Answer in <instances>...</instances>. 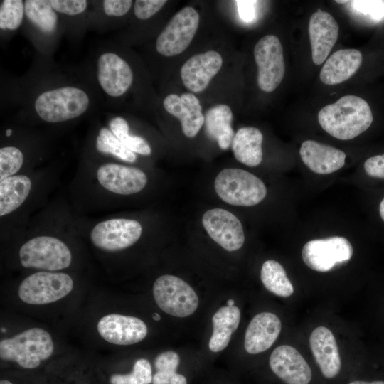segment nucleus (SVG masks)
I'll use <instances>...</instances> for the list:
<instances>
[{"label":"nucleus","mask_w":384,"mask_h":384,"mask_svg":"<svg viewBox=\"0 0 384 384\" xmlns=\"http://www.w3.org/2000/svg\"><path fill=\"white\" fill-rule=\"evenodd\" d=\"M379 213L382 220L384 221V198L380 203Z\"/></svg>","instance_id":"obj_42"},{"label":"nucleus","mask_w":384,"mask_h":384,"mask_svg":"<svg viewBox=\"0 0 384 384\" xmlns=\"http://www.w3.org/2000/svg\"><path fill=\"white\" fill-rule=\"evenodd\" d=\"M163 106L167 112L181 121L183 132L187 137H194L205 122L200 101L192 93H183L181 96L170 94L164 99Z\"/></svg>","instance_id":"obj_20"},{"label":"nucleus","mask_w":384,"mask_h":384,"mask_svg":"<svg viewBox=\"0 0 384 384\" xmlns=\"http://www.w3.org/2000/svg\"><path fill=\"white\" fill-rule=\"evenodd\" d=\"M346 384H384L383 380L367 381L363 380H352Z\"/></svg>","instance_id":"obj_41"},{"label":"nucleus","mask_w":384,"mask_h":384,"mask_svg":"<svg viewBox=\"0 0 384 384\" xmlns=\"http://www.w3.org/2000/svg\"><path fill=\"white\" fill-rule=\"evenodd\" d=\"M364 169L369 176L384 178V154L368 158L364 163Z\"/></svg>","instance_id":"obj_39"},{"label":"nucleus","mask_w":384,"mask_h":384,"mask_svg":"<svg viewBox=\"0 0 384 384\" xmlns=\"http://www.w3.org/2000/svg\"><path fill=\"white\" fill-rule=\"evenodd\" d=\"M25 20V1L3 0L0 4L1 37L17 31Z\"/></svg>","instance_id":"obj_33"},{"label":"nucleus","mask_w":384,"mask_h":384,"mask_svg":"<svg viewBox=\"0 0 384 384\" xmlns=\"http://www.w3.org/2000/svg\"><path fill=\"white\" fill-rule=\"evenodd\" d=\"M141 224L132 219L114 218L97 223L90 232V240L97 248L115 252L134 245L141 237Z\"/></svg>","instance_id":"obj_12"},{"label":"nucleus","mask_w":384,"mask_h":384,"mask_svg":"<svg viewBox=\"0 0 384 384\" xmlns=\"http://www.w3.org/2000/svg\"><path fill=\"white\" fill-rule=\"evenodd\" d=\"M109 128L116 137L130 151L144 156L151 154V148L146 139L129 133L128 122L122 116H114L109 121Z\"/></svg>","instance_id":"obj_32"},{"label":"nucleus","mask_w":384,"mask_h":384,"mask_svg":"<svg viewBox=\"0 0 384 384\" xmlns=\"http://www.w3.org/2000/svg\"><path fill=\"white\" fill-rule=\"evenodd\" d=\"M339 26L329 13L318 9L309 22V36L311 57L314 64L321 65L334 46L338 36Z\"/></svg>","instance_id":"obj_17"},{"label":"nucleus","mask_w":384,"mask_h":384,"mask_svg":"<svg viewBox=\"0 0 384 384\" xmlns=\"http://www.w3.org/2000/svg\"><path fill=\"white\" fill-rule=\"evenodd\" d=\"M133 4L132 0L91 1L88 28L99 32L112 31L115 21L127 15Z\"/></svg>","instance_id":"obj_24"},{"label":"nucleus","mask_w":384,"mask_h":384,"mask_svg":"<svg viewBox=\"0 0 384 384\" xmlns=\"http://www.w3.org/2000/svg\"><path fill=\"white\" fill-rule=\"evenodd\" d=\"M202 223L210 237L225 250L235 251L243 245L242 225L232 213L223 208L208 210L203 215Z\"/></svg>","instance_id":"obj_13"},{"label":"nucleus","mask_w":384,"mask_h":384,"mask_svg":"<svg viewBox=\"0 0 384 384\" xmlns=\"http://www.w3.org/2000/svg\"><path fill=\"white\" fill-rule=\"evenodd\" d=\"M233 113L227 105H218L210 107L205 115V126L207 135L217 141L219 147L228 149L235 136L231 127Z\"/></svg>","instance_id":"obj_28"},{"label":"nucleus","mask_w":384,"mask_h":384,"mask_svg":"<svg viewBox=\"0 0 384 384\" xmlns=\"http://www.w3.org/2000/svg\"><path fill=\"white\" fill-rule=\"evenodd\" d=\"M373 120L368 102L356 95L343 96L322 107L318 114L320 126L331 136L350 140L367 130Z\"/></svg>","instance_id":"obj_2"},{"label":"nucleus","mask_w":384,"mask_h":384,"mask_svg":"<svg viewBox=\"0 0 384 384\" xmlns=\"http://www.w3.org/2000/svg\"><path fill=\"white\" fill-rule=\"evenodd\" d=\"M240 320V311L235 306H223L215 313L212 318L213 334L208 343L210 351L219 352L228 346Z\"/></svg>","instance_id":"obj_27"},{"label":"nucleus","mask_w":384,"mask_h":384,"mask_svg":"<svg viewBox=\"0 0 384 384\" xmlns=\"http://www.w3.org/2000/svg\"><path fill=\"white\" fill-rule=\"evenodd\" d=\"M272 373L284 384H311V368L294 347L282 345L272 351L269 358Z\"/></svg>","instance_id":"obj_14"},{"label":"nucleus","mask_w":384,"mask_h":384,"mask_svg":"<svg viewBox=\"0 0 384 384\" xmlns=\"http://www.w3.org/2000/svg\"><path fill=\"white\" fill-rule=\"evenodd\" d=\"M153 295L163 311L176 317L191 315L198 306V297L193 289L174 275L158 277L153 285Z\"/></svg>","instance_id":"obj_8"},{"label":"nucleus","mask_w":384,"mask_h":384,"mask_svg":"<svg viewBox=\"0 0 384 384\" xmlns=\"http://www.w3.org/2000/svg\"><path fill=\"white\" fill-rule=\"evenodd\" d=\"M73 285V280L68 274L42 271L26 277L19 285L18 294L26 304L42 305L65 297Z\"/></svg>","instance_id":"obj_7"},{"label":"nucleus","mask_w":384,"mask_h":384,"mask_svg":"<svg viewBox=\"0 0 384 384\" xmlns=\"http://www.w3.org/2000/svg\"><path fill=\"white\" fill-rule=\"evenodd\" d=\"M351 2L356 11L368 16L374 21L384 18V1L356 0Z\"/></svg>","instance_id":"obj_38"},{"label":"nucleus","mask_w":384,"mask_h":384,"mask_svg":"<svg viewBox=\"0 0 384 384\" xmlns=\"http://www.w3.org/2000/svg\"><path fill=\"white\" fill-rule=\"evenodd\" d=\"M160 318H161V317H160V315H159V314L154 313V314H153V319H154V320L159 321V320H160Z\"/></svg>","instance_id":"obj_44"},{"label":"nucleus","mask_w":384,"mask_h":384,"mask_svg":"<svg viewBox=\"0 0 384 384\" xmlns=\"http://www.w3.org/2000/svg\"><path fill=\"white\" fill-rule=\"evenodd\" d=\"M257 66V84L266 92L274 91L282 82L285 73L283 48L276 36L267 35L254 48Z\"/></svg>","instance_id":"obj_10"},{"label":"nucleus","mask_w":384,"mask_h":384,"mask_svg":"<svg viewBox=\"0 0 384 384\" xmlns=\"http://www.w3.org/2000/svg\"><path fill=\"white\" fill-rule=\"evenodd\" d=\"M235 2L239 16L244 21L250 22L255 18L257 1L239 0Z\"/></svg>","instance_id":"obj_40"},{"label":"nucleus","mask_w":384,"mask_h":384,"mask_svg":"<svg viewBox=\"0 0 384 384\" xmlns=\"http://www.w3.org/2000/svg\"><path fill=\"white\" fill-rule=\"evenodd\" d=\"M260 279L265 287L277 296L288 297L294 292L284 267L275 260H270L263 263Z\"/></svg>","instance_id":"obj_31"},{"label":"nucleus","mask_w":384,"mask_h":384,"mask_svg":"<svg viewBox=\"0 0 384 384\" xmlns=\"http://www.w3.org/2000/svg\"><path fill=\"white\" fill-rule=\"evenodd\" d=\"M24 155L15 146H4L0 149V181L14 176L22 167Z\"/></svg>","instance_id":"obj_36"},{"label":"nucleus","mask_w":384,"mask_h":384,"mask_svg":"<svg viewBox=\"0 0 384 384\" xmlns=\"http://www.w3.org/2000/svg\"><path fill=\"white\" fill-rule=\"evenodd\" d=\"M0 384H14V383L9 379H1L0 380Z\"/></svg>","instance_id":"obj_43"},{"label":"nucleus","mask_w":384,"mask_h":384,"mask_svg":"<svg viewBox=\"0 0 384 384\" xmlns=\"http://www.w3.org/2000/svg\"><path fill=\"white\" fill-rule=\"evenodd\" d=\"M97 331L106 341L126 346L142 341L148 329L146 324L137 317L110 314L100 319Z\"/></svg>","instance_id":"obj_15"},{"label":"nucleus","mask_w":384,"mask_h":384,"mask_svg":"<svg viewBox=\"0 0 384 384\" xmlns=\"http://www.w3.org/2000/svg\"><path fill=\"white\" fill-rule=\"evenodd\" d=\"M282 329L279 318L271 312L255 315L247 326L244 347L250 354L267 350L278 338Z\"/></svg>","instance_id":"obj_21"},{"label":"nucleus","mask_w":384,"mask_h":384,"mask_svg":"<svg viewBox=\"0 0 384 384\" xmlns=\"http://www.w3.org/2000/svg\"><path fill=\"white\" fill-rule=\"evenodd\" d=\"M31 181L25 175H14L0 181V215L16 210L26 199Z\"/></svg>","instance_id":"obj_29"},{"label":"nucleus","mask_w":384,"mask_h":384,"mask_svg":"<svg viewBox=\"0 0 384 384\" xmlns=\"http://www.w3.org/2000/svg\"><path fill=\"white\" fill-rule=\"evenodd\" d=\"M299 154L304 164L318 174H329L345 164L344 151L314 140H306L301 145Z\"/></svg>","instance_id":"obj_22"},{"label":"nucleus","mask_w":384,"mask_h":384,"mask_svg":"<svg viewBox=\"0 0 384 384\" xmlns=\"http://www.w3.org/2000/svg\"><path fill=\"white\" fill-rule=\"evenodd\" d=\"M97 177L103 188L120 195L138 193L147 183V177L141 169L116 163L100 165L97 170Z\"/></svg>","instance_id":"obj_16"},{"label":"nucleus","mask_w":384,"mask_h":384,"mask_svg":"<svg viewBox=\"0 0 384 384\" xmlns=\"http://www.w3.org/2000/svg\"><path fill=\"white\" fill-rule=\"evenodd\" d=\"M53 9L60 15L65 33L78 38L88 28V14L91 1L50 0Z\"/></svg>","instance_id":"obj_25"},{"label":"nucleus","mask_w":384,"mask_h":384,"mask_svg":"<svg viewBox=\"0 0 384 384\" xmlns=\"http://www.w3.org/2000/svg\"><path fill=\"white\" fill-rule=\"evenodd\" d=\"M153 371L150 362L146 358L135 361L127 373H113L109 378L110 384H151Z\"/></svg>","instance_id":"obj_35"},{"label":"nucleus","mask_w":384,"mask_h":384,"mask_svg":"<svg viewBox=\"0 0 384 384\" xmlns=\"http://www.w3.org/2000/svg\"><path fill=\"white\" fill-rule=\"evenodd\" d=\"M309 344L321 376L334 380L341 373L342 364L335 337L324 326L316 328L309 337Z\"/></svg>","instance_id":"obj_18"},{"label":"nucleus","mask_w":384,"mask_h":384,"mask_svg":"<svg viewBox=\"0 0 384 384\" xmlns=\"http://www.w3.org/2000/svg\"><path fill=\"white\" fill-rule=\"evenodd\" d=\"M198 23V12L191 6L183 8L171 18L157 36L156 52L165 57L183 53L191 43Z\"/></svg>","instance_id":"obj_9"},{"label":"nucleus","mask_w":384,"mask_h":384,"mask_svg":"<svg viewBox=\"0 0 384 384\" xmlns=\"http://www.w3.org/2000/svg\"><path fill=\"white\" fill-rule=\"evenodd\" d=\"M353 255V247L346 238L334 236L307 242L302 257L305 265L313 270L324 272L336 265L348 261Z\"/></svg>","instance_id":"obj_11"},{"label":"nucleus","mask_w":384,"mask_h":384,"mask_svg":"<svg viewBox=\"0 0 384 384\" xmlns=\"http://www.w3.org/2000/svg\"><path fill=\"white\" fill-rule=\"evenodd\" d=\"M222 64L221 55L214 50L193 55L181 69L183 85L193 92L203 91L219 72Z\"/></svg>","instance_id":"obj_19"},{"label":"nucleus","mask_w":384,"mask_h":384,"mask_svg":"<svg viewBox=\"0 0 384 384\" xmlns=\"http://www.w3.org/2000/svg\"><path fill=\"white\" fill-rule=\"evenodd\" d=\"M95 148L100 153L110 154L126 162L133 163L137 160L136 154L127 149L108 127L100 129Z\"/></svg>","instance_id":"obj_34"},{"label":"nucleus","mask_w":384,"mask_h":384,"mask_svg":"<svg viewBox=\"0 0 384 384\" xmlns=\"http://www.w3.org/2000/svg\"><path fill=\"white\" fill-rule=\"evenodd\" d=\"M214 188L225 203L238 206H253L266 196L264 183L254 174L235 168L222 170L216 176Z\"/></svg>","instance_id":"obj_5"},{"label":"nucleus","mask_w":384,"mask_h":384,"mask_svg":"<svg viewBox=\"0 0 384 384\" xmlns=\"http://www.w3.org/2000/svg\"><path fill=\"white\" fill-rule=\"evenodd\" d=\"M167 3L166 0H136L133 12L139 20H148L156 14Z\"/></svg>","instance_id":"obj_37"},{"label":"nucleus","mask_w":384,"mask_h":384,"mask_svg":"<svg viewBox=\"0 0 384 384\" xmlns=\"http://www.w3.org/2000/svg\"><path fill=\"white\" fill-rule=\"evenodd\" d=\"M24 30L41 55L48 57L65 33L60 15L53 9L50 0L25 1Z\"/></svg>","instance_id":"obj_4"},{"label":"nucleus","mask_w":384,"mask_h":384,"mask_svg":"<svg viewBox=\"0 0 384 384\" xmlns=\"http://www.w3.org/2000/svg\"><path fill=\"white\" fill-rule=\"evenodd\" d=\"M227 304H228V306H234V301L233 299H229L227 302Z\"/></svg>","instance_id":"obj_45"},{"label":"nucleus","mask_w":384,"mask_h":384,"mask_svg":"<svg viewBox=\"0 0 384 384\" xmlns=\"http://www.w3.org/2000/svg\"><path fill=\"white\" fill-rule=\"evenodd\" d=\"M262 134L256 127H245L239 129L231 144L235 158L246 166H258L262 160Z\"/></svg>","instance_id":"obj_26"},{"label":"nucleus","mask_w":384,"mask_h":384,"mask_svg":"<svg viewBox=\"0 0 384 384\" xmlns=\"http://www.w3.org/2000/svg\"><path fill=\"white\" fill-rule=\"evenodd\" d=\"M19 259L25 268L58 271L70 266L72 255L60 239L41 235L30 239L21 247Z\"/></svg>","instance_id":"obj_6"},{"label":"nucleus","mask_w":384,"mask_h":384,"mask_svg":"<svg viewBox=\"0 0 384 384\" xmlns=\"http://www.w3.org/2000/svg\"><path fill=\"white\" fill-rule=\"evenodd\" d=\"M362 60V54L358 50H338L326 60L319 73L320 80L329 85L340 84L356 73Z\"/></svg>","instance_id":"obj_23"},{"label":"nucleus","mask_w":384,"mask_h":384,"mask_svg":"<svg viewBox=\"0 0 384 384\" xmlns=\"http://www.w3.org/2000/svg\"><path fill=\"white\" fill-rule=\"evenodd\" d=\"M53 349L50 334L36 327L1 340L0 358L15 362L25 369H35L51 356Z\"/></svg>","instance_id":"obj_3"},{"label":"nucleus","mask_w":384,"mask_h":384,"mask_svg":"<svg viewBox=\"0 0 384 384\" xmlns=\"http://www.w3.org/2000/svg\"><path fill=\"white\" fill-rule=\"evenodd\" d=\"M179 355L171 351L159 353L155 358L151 384H188L185 375L178 373Z\"/></svg>","instance_id":"obj_30"},{"label":"nucleus","mask_w":384,"mask_h":384,"mask_svg":"<svg viewBox=\"0 0 384 384\" xmlns=\"http://www.w3.org/2000/svg\"><path fill=\"white\" fill-rule=\"evenodd\" d=\"M17 86L18 112L41 121L68 122L93 112L102 104L99 93L84 69L64 70L46 57Z\"/></svg>","instance_id":"obj_1"}]
</instances>
